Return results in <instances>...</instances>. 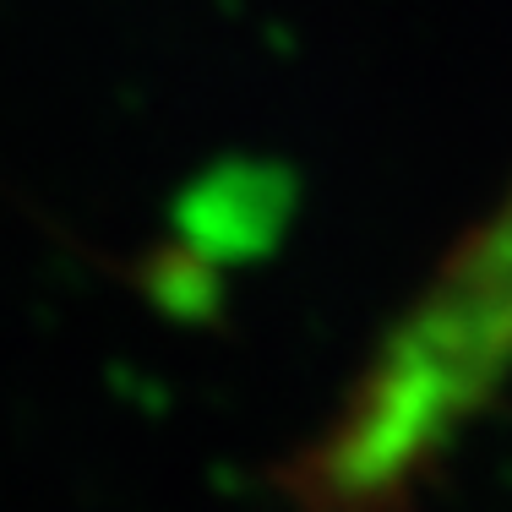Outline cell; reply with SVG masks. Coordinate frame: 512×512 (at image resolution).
<instances>
[{"label": "cell", "instance_id": "6da1fadb", "mask_svg": "<svg viewBox=\"0 0 512 512\" xmlns=\"http://www.w3.org/2000/svg\"><path fill=\"white\" fill-rule=\"evenodd\" d=\"M393 360L447 409H491L512 382V180L393 322Z\"/></svg>", "mask_w": 512, "mask_h": 512}]
</instances>
